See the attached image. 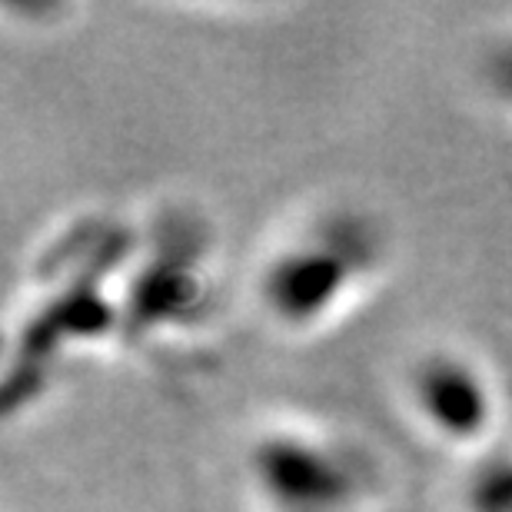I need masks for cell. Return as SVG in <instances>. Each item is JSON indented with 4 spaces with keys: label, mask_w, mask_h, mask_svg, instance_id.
Here are the masks:
<instances>
[{
    "label": "cell",
    "mask_w": 512,
    "mask_h": 512,
    "mask_svg": "<svg viewBox=\"0 0 512 512\" xmlns=\"http://www.w3.org/2000/svg\"><path fill=\"white\" fill-rule=\"evenodd\" d=\"M413 396L419 413L436 433L449 439H469L483 433L493 399L486 380L459 356H426L413 370Z\"/></svg>",
    "instance_id": "3"
},
{
    "label": "cell",
    "mask_w": 512,
    "mask_h": 512,
    "mask_svg": "<svg viewBox=\"0 0 512 512\" xmlns=\"http://www.w3.org/2000/svg\"><path fill=\"white\" fill-rule=\"evenodd\" d=\"M493 80L499 87V94L506 100H512V47H506L503 54L496 57V67H493Z\"/></svg>",
    "instance_id": "4"
},
{
    "label": "cell",
    "mask_w": 512,
    "mask_h": 512,
    "mask_svg": "<svg viewBox=\"0 0 512 512\" xmlns=\"http://www.w3.org/2000/svg\"><path fill=\"white\" fill-rule=\"evenodd\" d=\"M373 250V233L363 220L323 223L273 256L270 270L263 273V300L283 323H316V316L333 310L370 270Z\"/></svg>",
    "instance_id": "1"
},
{
    "label": "cell",
    "mask_w": 512,
    "mask_h": 512,
    "mask_svg": "<svg viewBox=\"0 0 512 512\" xmlns=\"http://www.w3.org/2000/svg\"><path fill=\"white\" fill-rule=\"evenodd\" d=\"M253 476L276 512H346L370 489V469L333 439L266 433L253 446Z\"/></svg>",
    "instance_id": "2"
}]
</instances>
